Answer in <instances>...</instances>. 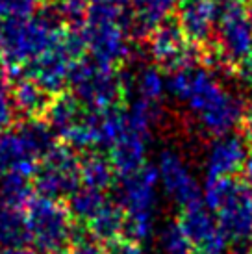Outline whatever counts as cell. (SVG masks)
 <instances>
[{
	"label": "cell",
	"mask_w": 252,
	"mask_h": 254,
	"mask_svg": "<svg viewBox=\"0 0 252 254\" xmlns=\"http://www.w3.org/2000/svg\"><path fill=\"white\" fill-rule=\"evenodd\" d=\"M67 85L85 110H108L121 106L126 99L119 69L93 58H82L70 65Z\"/></svg>",
	"instance_id": "obj_1"
},
{
	"label": "cell",
	"mask_w": 252,
	"mask_h": 254,
	"mask_svg": "<svg viewBox=\"0 0 252 254\" xmlns=\"http://www.w3.org/2000/svg\"><path fill=\"white\" fill-rule=\"evenodd\" d=\"M123 7L112 4H89L84 24L87 52L93 60L117 67L126 64L132 47L121 26Z\"/></svg>",
	"instance_id": "obj_2"
},
{
	"label": "cell",
	"mask_w": 252,
	"mask_h": 254,
	"mask_svg": "<svg viewBox=\"0 0 252 254\" xmlns=\"http://www.w3.org/2000/svg\"><path fill=\"white\" fill-rule=\"evenodd\" d=\"M26 225L30 243L43 254L60 253L70 247V232L74 221L67 206L47 197H32L26 204Z\"/></svg>",
	"instance_id": "obj_3"
},
{
	"label": "cell",
	"mask_w": 252,
	"mask_h": 254,
	"mask_svg": "<svg viewBox=\"0 0 252 254\" xmlns=\"http://www.w3.org/2000/svg\"><path fill=\"white\" fill-rule=\"evenodd\" d=\"M63 30L50 28L39 17L2 21V62L7 69H19L43 54L62 36Z\"/></svg>",
	"instance_id": "obj_4"
},
{
	"label": "cell",
	"mask_w": 252,
	"mask_h": 254,
	"mask_svg": "<svg viewBox=\"0 0 252 254\" xmlns=\"http://www.w3.org/2000/svg\"><path fill=\"white\" fill-rule=\"evenodd\" d=\"M82 186L80 156L70 145H58L43 158L34 173V190L52 200L69 198Z\"/></svg>",
	"instance_id": "obj_5"
},
{
	"label": "cell",
	"mask_w": 252,
	"mask_h": 254,
	"mask_svg": "<svg viewBox=\"0 0 252 254\" xmlns=\"http://www.w3.org/2000/svg\"><path fill=\"white\" fill-rule=\"evenodd\" d=\"M223 58L236 69L252 50V21L243 0H217V43Z\"/></svg>",
	"instance_id": "obj_6"
},
{
	"label": "cell",
	"mask_w": 252,
	"mask_h": 254,
	"mask_svg": "<svg viewBox=\"0 0 252 254\" xmlns=\"http://www.w3.org/2000/svg\"><path fill=\"white\" fill-rule=\"evenodd\" d=\"M178 225L182 226L195 254H226L230 249V240L219 226L215 213L204 200L182 208Z\"/></svg>",
	"instance_id": "obj_7"
},
{
	"label": "cell",
	"mask_w": 252,
	"mask_h": 254,
	"mask_svg": "<svg viewBox=\"0 0 252 254\" xmlns=\"http://www.w3.org/2000/svg\"><path fill=\"white\" fill-rule=\"evenodd\" d=\"M158 182V167L152 163H145L139 171L119 178V184L115 186V202L128 215H152Z\"/></svg>",
	"instance_id": "obj_8"
},
{
	"label": "cell",
	"mask_w": 252,
	"mask_h": 254,
	"mask_svg": "<svg viewBox=\"0 0 252 254\" xmlns=\"http://www.w3.org/2000/svg\"><path fill=\"white\" fill-rule=\"evenodd\" d=\"M213 213L230 243L252 236V195L243 182L234 178L228 193Z\"/></svg>",
	"instance_id": "obj_9"
},
{
	"label": "cell",
	"mask_w": 252,
	"mask_h": 254,
	"mask_svg": "<svg viewBox=\"0 0 252 254\" xmlns=\"http://www.w3.org/2000/svg\"><path fill=\"white\" fill-rule=\"evenodd\" d=\"M175 7L176 0H130V6L123 7L121 26L130 41L143 43L171 17Z\"/></svg>",
	"instance_id": "obj_10"
},
{
	"label": "cell",
	"mask_w": 252,
	"mask_h": 254,
	"mask_svg": "<svg viewBox=\"0 0 252 254\" xmlns=\"http://www.w3.org/2000/svg\"><path fill=\"white\" fill-rule=\"evenodd\" d=\"M160 180L163 190L169 197L175 200L180 208L202 200V190L195 177L191 175L184 158L173 148H165L160 154V165H158Z\"/></svg>",
	"instance_id": "obj_11"
},
{
	"label": "cell",
	"mask_w": 252,
	"mask_h": 254,
	"mask_svg": "<svg viewBox=\"0 0 252 254\" xmlns=\"http://www.w3.org/2000/svg\"><path fill=\"white\" fill-rule=\"evenodd\" d=\"M62 36L43 54L21 67V76L32 78L50 95H58L69 84L70 65L74 64L62 47Z\"/></svg>",
	"instance_id": "obj_12"
},
{
	"label": "cell",
	"mask_w": 252,
	"mask_h": 254,
	"mask_svg": "<svg viewBox=\"0 0 252 254\" xmlns=\"http://www.w3.org/2000/svg\"><path fill=\"white\" fill-rule=\"evenodd\" d=\"M249 145L243 134H224L210 141L206 156V177H236L243 171L249 156Z\"/></svg>",
	"instance_id": "obj_13"
},
{
	"label": "cell",
	"mask_w": 252,
	"mask_h": 254,
	"mask_svg": "<svg viewBox=\"0 0 252 254\" xmlns=\"http://www.w3.org/2000/svg\"><path fill=\"white\" fill-rule=\"evenodd\" d=\"M176 21L189 43L204 47L211 41L217 26L215 0H180L176 6Z\"/></svg>",
	"instance_id": "obj_14"
},
{
	"label": "cell",
	"mask_w": 252,
	"mask_h": 254,
	"mask_svg": "<svg viewBox=\"0 0 252 254\" xmlns=\"http://www.w3.org/2000/svg\"><path fill=\"white\" fill-rule=\"evenodd\" d=\"M147 137L133 132L126 127V130L121 134V137L110 147V163H112L115 175L128 177L135 171H139L145 165L147 158Z\"/></svg>",
	"instance_id": "obj_15"
},
{
	"label": "cell",
	"mask_w": 252,
	"mask_h": 254,
	"mask_svg": "<svg viewBox=\"0 0 252 254\" xmlns=\"http://www.w3.org/2000/svg\"><path fill=\"white\" fill-rule=\"evenodd\" d=\"M37 162L39 158L32 152L28 143L22 139V135L17 130H6L0 134V171H17L32 178L39 165Z\"/></svg>",
	"instance_id": "obj_16"
},
{
	"label": "cell",
	"mask_w": 252,
	"mask_h": 254,
	"mask_svg": "<svg viewBox=\"0 0 252 254\" xmlns=\"http://www.w3.org/2000/svg\"><path fill=\"white\" fill-rule=\"evenodd\" d=\"M11 97L17 115H21L22 119H41L49 110L54 95L43 89L32 78L21 76L11 85Z\"/></svg>",
	"instance_id": "obj_17"
},
{
	"label": "cell",
	"mask_w": 252,
	"mask_h": 254,
	"mask_svg": "<svg viewBox=\"0 0 252 254\" xmlns=\"http://www.w3.org/2000/svg\"><path fill=\"white\" fill-rule=\"evenodd\" d=\"M85 108L80 104V100L72 93H58L52 97L49 110L45 113V121L50 128L56 132V135L63 137L70 128L82 119Z\"/></svg>",
	"instance_id": "obj_18"
},
{
	"label": "cell",
	"mask_w": 252,
	"mask_h": 254,
	"mask_svg": "<svg viewBox=\"0 0 252 254\" xmlns=\"http://www.w3.org/2000/svg\"><path fill=\"white\" fill-rule=\"evenodd\" d=\"M85 225L89 228V234L98 243H112V241L119 240L123 234L125 210L115 200L113 202L106 200V204Z\"/></svg>",
	"instance_id": "obj_19"
},
{
	"label": "cell",
	"mask_w": 252,
	"mask_h": 254,
	"mask_svg": "<svg viewBox=\"0 0 252 254\" xmlns=\"http://www.w3.org/2000/svg\"><path fill=\"white\" fill-rule=\"evenodd\" d=\"M113 171L110 158L98 150H87L80 156V180L82 186L104 191L113 186Z\"/></svg>",
	"instance_id": "obj_20"
},
{
	"label": "cell",
	"mask_w": 252,
	"mask_h": 254,
	"mask_svg": "<svg viewBox=\"0 0 252 254\" xmlns=\"http://www.w3.org/2000/svg\"><path fill=\"white\" fill-rule=\"evenodd\" d=\"M30 243L26 215L19 208L0 206V247H26Z\"/></svg>",
	"instance_id": "obj_21"
},
{
	"label": "cell",
	"mask_w": 252,
	"mask_h": 254,
	"mask_svg": "<svg viewBox=\"0 0 252 254\" xmlns=\"http://www.w3.org/2000/svg\"><path fill=\"white\" fill-rule=\"evenodd\" d=\"M34 197V182L30 177L17 173V171H6L0 177V206L7 208H26Z\"/></svg>",
	"instance_id": "obj_22"
},
{
	"label": "cell",
	"mask_w": 252,
	"mask_h": 254,
	"mask_svg": "<svg viewBox=\"0 0 252 254\" xmlns=\"http://www.w3.org/2000/svg\"><path fill=\"white\" fill-rule=\"evenodd\" d=\"M17 132L22 135V139L28 143L32 152L39 160H43L52 148L56 147V132L50 128L45 117H41V119H24L19 125Z\"/></svg>",
	"instance_id": "obj_23"
},
{
	"label": "cell",
	"mask_w": 252,
	"mask_h": 254,
	"mask_svg": "<svg viewBox=\"0 0 252 254\" xmlns=\"http://www.w3.org/2000/svg\"><path fill=\"white\" fill-rule=\"evenodd\" d=\"M104 204H106L104 191L80 186V188L67 198V204L65 206H67V210H69L72 221L87 223Z\"/></svg>",
	"instance_id": "obj_24"
},
{
	"label": "cell",
	"mask_w": 252,
	"mask_h": 254,
	"mask_svg": "<svg viewBox=\"0 0 252 254\" xmlns=\"http://www.w3.org/2000/svg\"><path fill=\"white\" fill-rule=\"evenodd\" d=\"M133 85H135L141 99L147 100L161 102V99L167 93V78L161 74L160 67H154V65L141 67L137 76H133Z\"/></svg>",
	"instance_id": "obj_25"
},
{
	"label": "cell",
	"mask_w": 252,
	"mask_h": 254,
	"mask_svg": "<svg viewBox=\"0 0 252 254\" xmlns=\"http://www.w3.org/2000/svg\"><path fill=\"white\" fill-rule=\"evenodd\" d=\"M160 249L163 254H195L193 245L178 223H169L160 234Z\"/></svg>",
	"instance_id": "obj_26"
},
{
	"label": "cell",
	"mask_w": 252,
	"mask_h": 254,
	"mask_svg": "<svg viewBox=\"0 0 252 254\" xmlns=\"http://www.w3.org/2000/svg\"><path fill=\"white\" fill-rule=\"evenodd\" d=\"M13 78L9 76L6 67L0 65V134L6 132L7 128L15 123L17 112L13 106V97H11V82Z\"/></svg>",
	"instance_id": "obj_27"
},
{
	"label": "cell",
	"mask_w": 252,
	"mask_h": 254,
	"mask_svg": "<svg viewBox=\"0 0 252 254\" xmlns=\"http://www.w3.org/2000/svg\"><path fill=\"white\" fill-rule=\"evenodd\" d=\"M152 228H154L152 215H128V213H125V225H123L121 238L141 245L143 241L150 240Z\"/></svg>",
	"instance_id": "obj_28"
},
{
	"label": "cell",
	"mask_w": 252,
	"mask_h": 254,
	"mask_svg": "<svg viewBox=\"0 0 252 254\" xmlns=\"http://www.w3.org/2000/svg\"><path fill=\"white\" fill-rule=\"evenodd\" d=\"M87 0H62L58 2V9L63 19V24L69 28H84L87 19Z\"/></svg>",
	"instance_id": "obj_29"
},
{
	"label": "cell",
	"mask_w": 252,
	"mask_h": 254,
	"mask_svg": "<svg viewBox=\"0 0 252 254\" xmlns=\"http://www.w3.org/2000/svg\"><path fill=\"white\" fill-rule=\"evenodd\" d=\"M37 0H0V21H21L34 17Z\"/></svg>",
	"instance_id": "obj_30"
},
{
	"label": "cell",
	"mask_w": 252,
	"mask_h": 254,
	"mask_svg": "<svg viewBox=\"0 0 252 254\" xmlns=\"http://www.w3.org/2000/svg\"><path fill=\"white\" fill-rule=\"evenodd\" d=\"M70 254H108V251L95 238H89V240L70 245Z\"/></svg>",
	"instance_id": "obj_31"
},
{
	"label": "cell",
	"mask_w": 252,
	"mask_h": 254,
	"mask_svg": "<svg viewBox=\"0 0 252 254\" xmlns=\"http://www.w3.org/2000/svg\"><path fill=\"white\" fill-rule=\"evenodd\" d=\"M110 249H108V254H143V249H141L139 243H133V241L128 240H119L108 243Z\"/></svg>",
	"instance_id": "obj_32"
},
{
	"label": "cell",
	"mask_w": 252,
	"mask_h": 254,
	"mask_svg": "<svg viewBox=\"0 0 252 254\" xmlns=\"http://www.w3.org/2000/svg\"><path fill=\"white\" fill-rule=\"evenodd\" d=\"M241 132L247 137V141L252 143V102L245 110V115H243V121H241Z\"/></svg>",
	"instance_id": "obj_33"
},
{
	"label": "cell",
	"mask_w": 252,
	"mask_h": 254,
	"mask_svg": "<svg viewBox=\"0 0 252 254\" xmlns=\"http://www.w3.org/2000/svg\"><path fill=\"white\" fill-rule=\"evenodd\" d=\"M243 184L247 186V190L251 191L252 195V148L249 150V156H247L245 160V165H243Z\"/></svg>",
	"instance_id": "obj_34"
},
{
	"label": "cell",
	"mask_w": 252,
	"mask_h": 254,
	"mask_svg": "<svg viewBox=\"0 0 252 254\" xmlns=\"http://www.w3.org/2000/svg\"><path fill=\"white\" fill-rule=\"evenodd\" d=\"M0 254H37V253H35V249L13 247V249H4V251H0Z\"/></svg>",
	"instance_id": "obj_35"
},
{
	"label": "cell",
	"mask_w": 252,
	"mask_h": 254,
	"mask_svg": "<svg viewBox=\"0 0 252 254\" xmlns=\"http://www.w3.org/2000/svg\"><path fill=\"white\" fill-rule=\"evenodd\" d=\"M87 2H91V4H112V6L119 7H125L130 4V0H87Z\"/></svg>",
	"instance_id": "obj_36"
},
{
	"label": "cell",
	"mask_w": 252,
	"mask_h": 254,
	"mask_svg": "<svg viewBox=\"0 0 252 254\" xmlns=\"http://www.w3.org/2000/svg\"><path fill=\"white\" fill-rule=\"evenodd\" d=\"M0 56H2V21H0Z\"/></svg>",
	"instance_id": "obj_37"
},
{
	"label": "cell",
	"mask_w": 252,
	"mask_h": 254,
	"mask_svg": "<svg viewBox=\"0 0 252 254\" xmlns=\"http://www.w3.org/2000/svg\"><path fill=\"white\" fill-rule=\"evenodd\" d=\"M45 2H54V4H58V2H62V0H45Z\"/></svg>",
	"instance_id": "obj_38"
},
{
	"label": "cell",
	"mask_w": 252,
	"mask_h": 254,
	"mask_svg": "<svg viewBox=\"0 0 252 254\" xmlns=\"http://www.w3.org/2000/svg\"><path fill=\"white\" fill-rule=\"evenodd\" d=\"M49 254H65L63 251H60V253H49Z\"/></svg>",
	"instance_id": "obj_39"
}]
</instances>
